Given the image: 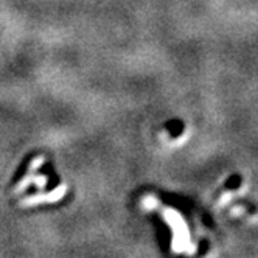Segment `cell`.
<instances>
[{"instance_id": "obj_1", "label": "cell", "mask_w": 258, "mask_h": 258, "mask_svg": "<svg viewBox=\"0 0 258 258\" xmlns=\"http://www.w3.org/2000/svg\"><path fill=\"white\" fill-rule=\"evenodd\" d=\"M42 162H44V157H36V160L33 162L31 168H30V173L27 174L25 179L21 180L19 185H17V187L14 188V193H19V191L25 190L31 182H34V185H38L39 188H44V187H45L47 177H45V176H41V177H39V176H34V174H33V171L36 170V167H39V165H42Z\"/></svg>"}, {"instance_id": "obj_2", "label": "cell", "mask_w": 258, "mask_h": 258, "mask_svg": "<svg viewBox=\"0 0 258 258\" xmlns=\"http://www.w3.org/2000/svg\"><path fill=\"white\" fill-rule=\"evenodd\" d=\"M67 191V185L62 183L59 185L54 191L51 193H47V195H34L31 198H27L22 201V206H34V204H44V202H54V201H59L64 193Z\"/></svg>"}]
</instances>
